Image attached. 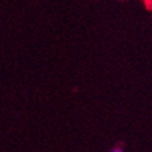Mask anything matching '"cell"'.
Segmentation results:
<instances>
[{
    "label": "cell",
    "mask_w": 152,
    "mask_h": 152,
    "mask_svg": "<svg viewBox=\"0 0 152 152\" xmlns=\"http://www.w3.org/2000/svg\"><path fill=\"white\" fill-rule=\"evenodd\" d=\"M110 152H124V151L121 149V148H118V147H115V148H113Z\"/></svg>",
    "instance_id": "cell-1"
},
{
    "label": "cell",
    "mask_w": 152,
    "mask_h": 152,
    "mask_svg": "<svg viewBox=\"0 0 152 152\" xmlns=\"http://www.w3.org/2000/svg\"><path fill=\"white\" fill-rule=\"evenodd\" d=\"M151 2H152V0H151Z\"/></svg>",
    "instance_id": "cell-2"
}]
</instances>
